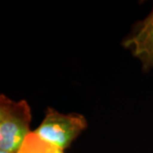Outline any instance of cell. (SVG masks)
Wrapping results in <instances>:
<instances>
[{
  "label": "cell",
  "mask_w": 153,
  "mask_h": 153,
  "mask_svg": "<svg viewBox=\"0 0 153 153\" xmlns=\"http://www.w3.org/2000/svg\"><path fill=\"white\" fill-rule=\"evenodd\" d=\"M32 109L25 100L0 95V151L17 153L31 133Z\"/></svg>",
  "instance_id": "cell-1"
},
{
  "label": "cell",
  "mask_w": 153,
  "mask_h": 153,
  "mask_svg": "<svg viewBox=\"0 0 153 153\" xmlns=\"http://www.w3.org/2000/svg\"><path fill=\"white\" fill-rule=\"evenodd\" d=\"M87 128V119L83 115L61 113L48 107L43 121L33 132L43 140L65 152Z\"/></svg>",
  "instance_id": "cell-2"
},
{
  "label": "cell",
  "mask_w": 153,
  "mask_h": 153,
  "mask_svg": "<svg viewBox=\"0 0 153 153\" xmlns=\"http://www.w3.org/2000/svg\"><path fill=\"white\" fill-rule=\"evenodd\" d=\"M122 45L140 61L142 71L153 69V6L142 21L134 26L131 33L123 41Z\"/></svg>",
  "instance_id": "cell-3"
},
{
  "label": "cell",
  "mask_w": 153,
  "mask_h": 153,
  "mask_svg": "<svg viewBox=\"0 0 153 153\" xmlns=\"http://www.w3.org/2000/svg\"><path fill=\"white\" fill-rule=\"evenodd\" d=\"M17 153H65V152L44 141L31 132Z\"/></svg>",
  "instance_id": "cell-4"
},
{
  "label": "cell",
  "mask_w": 153,
  "mask_h": 153,
  "mask_svg": "<svg viewBox=\"0 0 153 153\" xmlns=\"http://www.w3.org/2000/svg\"><path fill=\"white\" fill-rule=\"evenodd\" d=\"M0 153H8V152H2V151H0Z\"/></svg>",
  "instance_id": "cell-5"
}]
</instances>
